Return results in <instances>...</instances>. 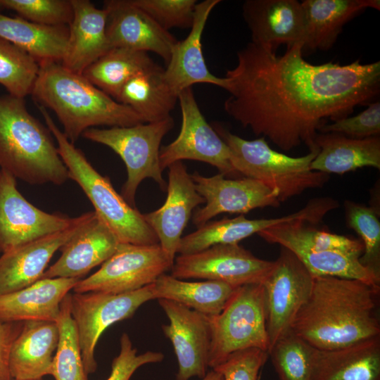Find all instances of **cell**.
<instances>
[{"mask_svg":"<svg viewBox=\"0 0 380 380\" xmlns=\"http://www.w3.org/2000/svg\"><path fill=\"white\" fill-rule=\"evenodd\" d=\"M302 43L281 56L253 42L237 52L225 75V112L257 136L289 151L304 144L310 151L326 120L336 121L367 105L380 91V61L314 65Z\"/></svg>","mask_w":380,"mask_h":380,"instance_id":"cell-1","label":"cell"},{"mask_svg":"<svg viewBox=\"0 0 380 380\" xmlns=\"http://www.w3.org/2000/svg\"><path fill=\"white\" fill-rule=\"evenodd\" d=\"M379 289L356 279L314 277L310 294L289 331L318 350L380 336Z\"/></svg>","mask_w":380,"mask_h":380,"instance_id":"cell-2","label":"cell"},{"mask_svg":"<svg viewBox=\"0 0 380 380\" xmlns=\"http://www.w3.org/2000/svg\"><path fill=\"white\" fill-rule=\"evenodd\" d=\"M31 94L39 106L55 113L63 127V132L72 144L90 128L145 123L131 108L118 102L61 63L39 65Z\"/></svg>","mask_w":380,"mask_h":380,"instance_id":"cell-3","label":"cell"},{"mask_svg":"<svg viewBox=\"0 0 380 380\" xmlns=\"http://www.w3.org/2000/svg\"><path fill=\"white\" fill-rule=\"evenodd\" d=\"M0 166L30 184L69 179L49 128L29 113L24 99L8 94L0 96Z\"/></svg>","mask_w":380,"mask_h":380,"instance_id":"cell-4","label":"cell"},{"mask_svg":"<svg viewBox=\"0 0 380 380\" xmlns=\"http://www.w3.org/2000/svg\"><path fill=\"white\" fill-rule=\"evenodd\" d=\"M46 127L55 138L58 153L68 171L69 179L83 190L120 243L136 245L159 243L156 233L146 222L144 214L131 206L113 188L110 179L91 165L84 153L71 143L58 127L46 108L38 106Z\"/></svg>","mask_w":380,"mask_h":380,"instance_id":"cell-5","label":"cell"},{"mask_svg":"<svg viewBox=\"0 0 380 380\" xmlns=\"http://www.w3.org/2000/svg\"><path fill=\"white\" fill-rule=\"evenodd\" d=\"M214 129L228 146L234 170L258 180L278 194L279 202L307 189L322 187L329 175L310 169L319 149L300 157H291L271 148L265 137L246 140L217 124Z\"/></svg>","mask_w":380,"mask_h":380,"instance_id":"cell-6","label":"cell"},{"mask_svg":"<svg viewBox=\"0 0 380 380\" xmlns=\"http://www.w3.org/2000/svg\"><path fill=\"white\" fill-rule=\"evenodd\" d=\"M211 342L208 367L224 362L231 354L248 348L268 352L265 292L262 284L236 288L222 310L209 316Z\"/></svg>","mask_w":380,"mask_h":380,"instance_id":"cell-7","label":"cell"},{"mask_svg":"<svg viewBox=\"0 0 380 380\" xmlns=\"http://www.w3.org/2000/svg\"><path fill=\"white\" fill-rule=\"evenodd\" d=\"M173 127L174 120L170 117L156 122L129 127H93L87 129L82 136L109 147L123 160L127 177L122 187L121 196L135 208L136 192L144 179H152L163 191L167 189L159 154L163 137Z\"/></svg>","mask_w":380,"mask_h":380,"instance_id":"cell-8","label":"cell"},{"mask_svg":"<svg viewBox=\"0 0 380 380\" xmlns=\"http://www.w3.org/2000/svg\"><path fill=\"white\" fill-rule=\"evenodd\" d=\"M153 299V284L122 293L89 291L71 295V315L87 374L96 370L94 350L103 332L114 323L132 317L141 305Z\"/></svg>","mask_w":380,"mask_h":380,"instance_id":"cell-9","label":"cell"},{"mask_svg":"<svg viewBox=\"0 0 380 380\" xmlns=\"http://www.w3.org/2000/svg\"><path fill=\"white\" fill-rule=\"evenodd\" d=\"M173 262L159 243L136 245L120 243L115 253L100 269L73 288L75 293L101 291L122 293L154 283Z\"/></svg>","mask_w":380,"mask_h":380,"instance_id":"cell-10","label":"cell"},{"mask_svg":"<svg viewBox=\"0 0 380 380\" xmlns=\"http://www.w3.org/2000/svg\"><path fill=\"white\" fill-rule=\"evenodd\" d=\"M178 101L182 113L181 129L172 142L160 147L161 169L177 161L192 160L215 167L228 178L239 176L232 165L228 146L205 119L192 88L181 91Z\"/></svg>","mask_w":380,"mask_h":380,"instance_id":"cell-11","label":"cell"},{"mask_svg":"<svg viewBox=\"0 0 380 380\" xmlns=\"http://www.w3.org/2000/svg\"><path fill=\"white\" fill-rule=\"evenodd\" d=\"M274 266V261L260 259L239 243L218 244L195 253L179 255L171 275L179 279H201L241 286L262 284Z\"/></svg>","mask_w":380,"mask_h":380,"instance_id":"cell-12","label":"cell"},{"mask_svg":"<svg viewBox=\"0 0 380 380\" xmlns=\"http://www.w3.org/2000/svg\"><path fill=\"white\" fill-rule=\"evenodd\" d=\"M281 247L272 270L262 283L269 349L289 331L296 314L310 294L314 280V276L296 255Z\"/></svg>","mask_w":380,"mask_h":380,"instance_id":"cell-13","label":"cell"},{"mask_svg":"<svg viewBox=\"0 0 380 380\" xmlns=\"http://www.w3.org/2000/svg\"><path fill=\"white\" fill-rule=\"evenodd\" d=\"M16 178L0 170V253L62 231L75 217L48 213L30 203L17 189Z\"/></svg>","mask_w":380,"mask_h":380,"instance_id":"cell-14","label":"cell"},{"mask_svg":"<svg viewBox=\"0 0 380 380\" xmlns=\"http://www.w3.org/2000/svg\"><path fill=\"white\" fill-rule=\"evenodd\" d=\"M191 176L205 203L193 215L192 221L197 227L221 213L243 215L255 208L280 205L276 191L253 179H232L222 173L205 177L198 172Z\"/></svg>","mask_w":380,"mask_h":380,"instance_id":"cell-15","label":"cell"},{"mask_svg":"<svg viewBox=\"0 0 380 380\" xmlns=\"http://www.w3.org/2000/svg\"><path fill=\"white\" fill-rule=\"evenodd\" d=\"M158 300L170 321L161 328L177 359L176 379H203L208 368L211 342L209 316L172 300Z\"/></svg>","mask_w":380,"mask_h":380,"instance_id":"cell-16","label":"cell"},{"mask_svg":"<svg viewBox=\"0 0 380 380\" xmlns=\"http://www.w3.org/2000/svg\"><path fill=\"white\" fill-rule=\"evenodd\" d=\"M168 168L165 203L158 209L144 214V217L156 233L162 249L174 262L182 232L192 211L205 203V199L196 191L191 176L182 161L172 163Z\"/></svg>","mask_w":380,"mask_h":380,"instance_id":"cell-17","label":"cell"},{"mask_svg":"<svg viewBox=\"0 0 380 380\" xmlns=\"http://www.w3.org/2000/svg\"><path fill=\"white\" fill-rule=\"evenodd\" d=\"M242 14L253 43L276 52L281 44L287 48L304 44L306 19L301 4L296 0H246Z\"/></svg>","mask_w":380,"mask_h":380,"instance_id":"cell-18","label":"cell"},{"mask_svg":"<svg viewBox=\"0 0 380 380\" xmlns=\"http://www.w3.org/2000/svg\"><path fill=\"white\" fill-rule=\"evenodd\" d=\"M106 34L110 46L153 52L166 64L177 40L130 0H107Z\"/></svg>","mask_w":380,"mask_h":380,"instance_id":"cell-19","label":"cell"},{"mask_svg":"<svg viewBox=\"0 0 380 380\" xmlns=\"http://www.w3.org/2000/svg\"><path fill=\"white\" fill-rule=\"evenodd\" d=\"M93 211L75 217L69 227L2 253L0 296L13 293L42 278L53 254L90 218Z\"/></svg>","mask_w":380,"mask_h":380,"instance_id":"cell-20","label":"cell"},{"mask_svg":"<svg viewBox=\"0 0 380 380\" xmlns=\"http://www.w3.org/2000/svg\"><path fill=\"white\" fill-rule=\"evenodd\" d=\"M325 214L322 203L312 199L300 210L276 218L249 220L243 215L234 218H223L207 222L179 241L177 253H195L218 244H235L255 234L282 222L301 220L311 224L322 221Z\"/></svg>","mask_w":380,"mask_h":380,"instance_id":"cell-21","label":"cell"},{"mask_svg":"<svg viewBox=\"0 0 380 380\" xmlns=\"http://www.w3.org/2000/svg\"><path fill=\"white\" fill-rule=\"evenodd\" d=\"M119 243L113 231L93 211L81 229L61 248V257L46 270L41 279H81L92 268L107 260Z\"/></svg>","mask_w":380,"mask_h":380,"instance_id":"cell-22","label":"cell"},{"mask_svg":"<svg viewBox=\"0 0 380 380\" xmlns=\"http://www.w3.org/2000/svg\"><path fill=\"white\" fill-rule=\"evenodd\" d=\"M220 0H205L197 3L191 30L186 38L175 46L164 77L171 88L179 95L193 84L205 83L227 87V79L210 72L202 51V35L210 13Z\"/></svg>","mask_w":380,"mask_h":380,"instance_id":"cell-23","label":"cell"},{"mask_svg":"<svg viewBox=\"0 0 380 380\" xmlns=\"http://www.w3.org/2000/svg\"><path fill=\"white\" fill-rule=\"evenodd\" d=\"M73 17L69 27L66 51L61 64L82 74L110 49L106 34L108 11L89 0H70Z\"/></svg>","mask_w":380,"mask_h":380,"instance_id":"cell-24","label":"cell"},{"mask_svg":"<svg viewBox=\"0 0 380 380\" xmlns=\"http://www.w3.org/2000/svg\"><path fill=\"white\" fill-rule=\"evenodd\" d=\"M80 280L63 277L41 279L26 288L0 296L1 321L56 322L63 298Z\"/></svg>","mask_w":380,"mask_h":380,"instance_id":"cell-25","label":"cell"},{"mask_svg":"<svg viewBox=\"0 0 380 380\" xmlns=\"http://www.w3.org/2000/svg\"><path fill=\"white\" fill-rule=\"evenodd\" d=\"M58 339L56 322H24L10 354L13 379L39 380L46 375H51Z\"/></svg>","mask_w":380,"mask_h":380,"instance_id":"cell-26","label":"cell"},{"mask_svg":"<svg viewBox=\"0 0 380 380\" xmlns=\"http://www.w3.org/2000/svg\"><path fill=\"white\" fill-rule=\"evenodd\" d=\"M312 380H380V336L331 350L315 348Z\"/></svg>","mask_w":380,"mask_h":380,"instance_id":"cell-27","label":"cell"},{"mask_svg":"<svg viewBox=\"0 0 380 380\" xmlns=\"http://www.w3.org/2000/svg\"><path fill=\"white\" fill-rule=\"evenodd\" d=\"M306 19L303 55L331 49L344 25L367 8L380 9L379 0H305Z\"/></svg>","mask_w":380,"mask_h":380,"instance_id":"cell-28","label":"cell"},{"mask_svg":"<svg viewBox=\"0 0 380 380\" xmlns=\"http://www.w3.org/2000/svg\"><path fill=\"white\" fill-rule=\"evenodd\" d=\"M315 143L319 152L310 165L313 171L343 175L365 167L380 169L379 136L356 139L336 133H318Z\"/></svg>","mask_w":380,"mask_h":380,"instance_id":"cell-29","label":"cell"},{"mask_svg":"<svg viewBox=\"0 0 380 380\" xmlns=\"http://www.w3.org/2000/svg\"><path fill=\"white\" fill-rule=\"evenodd\" d=\"M115 101L131 108L145 123H150L171 117L178 95L166 81L164 69L156 63L129 80Z\"/></svg>","mask_w":380,"mask_h":380,"instance_id":"cell-30","label":"cell"},{"mask_svg":"<svg viewBox=\"0 0 380 380\" xmlns=\"http://www.w3.org/2000/svg\"><path fill=\"white\" fill-rule=\"evenodd\" d=\"M68 37L67 25H39L0 12V37L28 53L39 65L45 63H61Z\"/></svg>","mask_w":380,"mask_h":380,"instance_id":"cell-31","label":"cell"},{"mask_svg":"<svg viewBox=\"0 0 380 380\" xmlns=\"http://www.w3.org/2000/svg\"><path fill=\"white\" fill-rule=\"evenodd\" d=\"M293 220L268 227L258 234L270 243H277L291 252L338 251L360 258L364 246L360 239L319 230Z\"/></svg>","mask_w":380,"mask_h":380,"instance_id":"cell-32","label":"cell"},{"mask_svg":"<svg viewBox=\"0 0 380 380\" xmlns=\"http://www.w3.org/2000/svg\"><path fill=\"white\" fill-rule=\"evenodd\" d=\"M153 286L155 299L172 300L208 316L218 315L239 287L211 280L187 281L166 274Z\"/></svg>","mask_w":380,"mask_h":380,"instance_id":"cell-33","label":"cell"},{"mask_svg":"<svg viewBox=\"0 0 380 380\" xmlns=\"http://www.w3.org/2000/svg\"><path fill=\"white\" fill-rule=\"evenodd\" d=\"M155 64L148 53L114 47L87 68L82 75L115 100L129 80Z\"/></svg>","mask_w":380,"mask_h":380,"instance_id":"cell-34","label":"cell"},{"mask_svg":"<svg viewBox=\"0 0 380 380\" xmlns=\"http://www.w3.org/2000/svg\"><path fill=\"white\" fill-rule=\"evenodd\" d=\"M71 295L63 298L56 323L59 339L51 375L55 380H88L82 362L77 328L70 312Z\"/></svg>","mask_w":380,"mask_h":380,"instance_id":"cell-35","label":"cell"},{"mask_svg":"<svg viewBox=\"0 0 380 380\" xmlns=\"http://www.w3.org/2000/svg\"><path fill=\"white\" fill-rule=\"evenodd\" d=\"M315 348L290 331L269 349L279 380H312Z\"/></svg>","mask_w":380,"mask_h":380,"instance_id":"cell-36","label":"cell"},{"mask_svg":"<svg viewBox=\"0 0 380 380\" xmlns=\"http://www.w3.org/2000/svg\"><path fill=\"white\" fill-rule=\"evenodd\" d=\"M39 71L32 56L0 37V84L8 94L22 99L31 94Z\"/></svg>","mask_w":380,"mask_h":380,"instance_id":"cell-37","label":"cell"},{"mask_svg":"<svg viewBox=\"0 0 380 380\" xmlns=\"http://www.w3.org/2000/svg\"><path fill=\"white\" fill-rule=\"evenodd\" d=\"M347 225L360 236L364 251L360 263L380 278V222L379 213L373 206H366L351 201L344 202Z\"/></svg>","mask_w":380,"mask_h":380,"instance_id":"cell-38","label":"cell"},{"mask_svg":"<svg viewBox=\"0 0 380 380\" xmlns=\"http://www.w3.org/2000/svg\"><path fill=\"white\" fill-rule=\"evenodd\" d=\"M3 9L15 11L30 22L48 26H68L73 17L70 0H0Z\"/></svg>","mask_w":380,"mask_h":380,"instance_id":"cell-39","label":"cell"},{"mask_svg":"<svg viewBox=\"0 0 380 380\" xmlns=\"http://www.w3.org/2000/svg\"><path fill=\"white\" fill-rule=\"evenodd\" d=\"M155 20L162 28H191L196 0H130Z\"/></svg>","mask_w":380,"mask_h":380,"instance_id":"cell-40","label":"cell"},{"mask_svg":"<svg viewBox=\"0 0 380 380\" xmlns=\"http://www.w3.org/2000/svg\"><path fill=\"white\" fill-rule=\"evenodd\" d=\"M318 133H336L356 139L379 136L380 102L367 104L365 110L355 116H348L331 124L325 123L319 128Z\"/></svg>","mask_w":380,"mask_h":380,"instance_id":"cell-41","label":"cell"},{"mask_svg":"<svg viewBox=\"0 0 380 380\" xmlns=\"http://www.w3.org/2000/svg\"><path fill=\"white\" fill-rule=\"evenodd\" d=\"M268 357L267 351L259 348L244 349L231 354L213 369L221 373L224 380H258Z\"/></svg>","mask_w":380,"mask_h":380,"instance_id":"cell-42","label":"cell"},{"mask_svg":"<svg viewBox=\"0 0 380 380\" xmlns=\"http://www.w3.org/2000/svg\"><path fill=\"white\" fill-rule=\"evenodd\" d=\"M120 350L111 364V372L106 380H129L140 367L163 361L164 355L160 352L146 351L137 354L127 334L120 337Z\"/></svg>","mask_w":380,"mask_h":380,"instance_id":"cell-43","label":"cell"},{"mask_svg":"<svg viewBox=\"0 0 380 380\" xmlns=\"http://www.w3.org/2000/svg\"><path fill=\"white\" fill-rule=\"evenodd\" d=\"M23 322H3L0 319V380H13L10 372V354Z\"/></svg>","mask_w":380,"mask_h":380,"instance_id":"cell-44","label":"cell"},{"mask_svg":"<svg viewBox=\"0 0 380 380\" xmlns=\"http://www.w3.org/2000/svg\"><path fill=\"white\" fill-rule=\"evenodd\" d=\"M202 380H224L221 373L212 369L211 371L206 373Z\"/></svg>","mask_w":380,"mask_h":380,"instance_id":"cell-45","label":"cell"},{"mask_svg":"<svg viewBox=\"0 0 380 380\" xmlns=\"http://www.w3.org/2000/svg\"><path fill=\"white\" fill-rule=\"evenodd\" d=\"M2 10H4V9H3L1 5L0 4V12H1Z\"/></svg>","mask_w":380,"mask_h":380,"instance_id":"cell-46","label":"cell"},{"mask_svg":"<svg viewBox=\"0 0 380 380\" xmlns=\"http://www.w3.org/2000/svg\"><path fill=\"white\" fill-rule=\"evenodd\" d=\"M13 380H15V379H13ZM39 380H43V379H39Z\"/></svg>","mask_w":380,"mask_h":380,"instance_id":"cell-47","label":"cell"}]
</instances>
